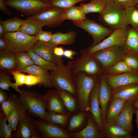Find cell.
<instances>
[{
  "instance_id": "cell-35",
  "label": "cell",
  "mask_w": 138,
  "mask_h": 138,
  "mask_svg": "<svg viewBox=\"0 0 138 138\" xmlns=\"http://www.w3.org/2000/svg\"><path fill=\"white\" fill-rule=\"evenodd\" d=\"M26 52L29 55L35 65L50 71L55 68L56 64L43 59L34 52L31 49Z\"/></svg>"
},
{
  "instance_id": "cell-57",
  "label": "cell",
  "mask_w": 138,
  "mask_h": 138,
  "mask_svg": "<svg viewBox=\"0 0 138 138\" xmlns=\"http://www.w3.org/2000/svg\"><path fill=\"white\" fill-rule=\"evenodd\" d=\"M43 0L46 3H48L49 0Z\"/></svg>"
},
{
  "instance_id": "cell-18",
  "label": "cell",
  "mask_w": 138,
  "mask_h": 138,
  "mask_svg": "<svg viewBox=\"0 0 138 138\" xmlns=\"http://www.w3.org/2000/svg\"><path fill=\"white\" fill-rule=\"evenodd\" d=\"M9 97L12 100V106L7 119L9 125L14 132L16 129L20 117L27 110L17 95L10 93Z\"/></svg>"
},
{
  "instance_id": "cell-47",
  "label": "cell",
  "mask_w": 138,
  "mask_h": 138,
  "mask_svg": "<svg viewBox=\"0 0 138 138\" xmlns=\"http://www.w3.org/2000/svg\"><path fill=\"white\" fill-rule=\"evenodd\" d=\"M1 109L7 118L11 110L12 106V101L11 98L3 102L1 104Z\"/></svg>"
},
{
  "instance_id": "cell-5",
  "label": "cell",
  "mask_w": 138,
  "mask_h": 138,
  "mask_svg": "<svg viewBox=\"0 0 138 138\" xmlns=\"http://www.w3.org/2000/svg\"><path fill=\"white\" fill-rule=\"evenodd\" d=\"M2 38L7 44V50L15 54L27 52L38 41L35 36L19 31L5 32Z\"/></svg>"
},
{
  "instance_id": "cell-29",
  "label": "cell",
  "mask_w": 138,
  "mask_h": 138,
  "mask_svg": "<svg viewBox=\"0 0 138 138\" xmlns=\"http://www.w3.org/2000/svg\"><path fill=\"white\" fill-rule=\"evenodd\" d=\"M76 36L77 33L74 31L66 33L58 32L53 34L50 42L57 46L59 45L71 44L75 42Z\"/></svg>"
},
{
  "instance_id": "cell-37",
  "label": "cell",
  "mask_w": 138,
  "mask_h": 138,
  "mask_svg": "<svg viewBox=\"0 0 138 138\" xmlns=\"http://www.w3.org/2000/svg\"><path fill=\"white\" fill-rule=\"evenodd\" d=\"M25 21L26 19H22L17 16L2 21L5 32L17 31Z\"/></svg>"
},
{
  "instance_id": "cell-17",
  "label": "cell",
  "mask_w": 138,
  "mask_h": 138,
  "mask_svg": "<svg viewBox=\"0 0 138 138\" xmlns=\"http://www.w3.org/2000/svg\"><path fill=\"white\" fill-rule=\"evenodd\" d=\"M100 85V79L91 91L89 96L90 114L96 122L99 131L103 126L101 109L100 107L99 92Z\"/></svg>"
},
{
  "instance_id": "cell-36",
  "label": "cell",
  "mask_w": 138,
  "mask_h": 138,
  "mask_svg": "<svg viewBox=\"0 0 138 138\" xmlns=\"http://www.w3.org/2000/svg\"><path fill=\"white\" fill-rule=\"evenodd\" d=\"M132 71L125 62L122 60L110 66L102 73L106 75H118Z\"/></svg>"
},
{
  "instance_id": "cell-49",
  "label": "cell",
  "mask_w": 138,
  "mask_h": 138,
  "mask_svg": "<svg viewBox=\"0 0 138 138\" xmlns=\"http://www.w3.org/2000/svg\"><path fill=\"white\" fill-rule=\"evenodd\" d=\"M4 0H0V10L1 11L5 14L8 15L11 14L9 10L6 7Z\"/></svg>"
},
{
  "instance_id": "cell-40",
  "label": "cell",
  "mask_w": 138,
  "mask_h": 138,
  "mask_svg": "<svg viewBox=\"0 0 138 138\" xmlns=\"http://www.w3.org/2000/svg\"><path fill=\"white\" fill-rule=\"evenodd\" d=\"M125 14L126 21L132 27L138 26V15L136 6L125 8Z\"/></svg>"
},
{
  "instance_id": "cell-19",
  "label": "cell",
  "mask_w": 138,
  "mask_h": 138,
  "mask_svg": "<svg viewBox=\"0 0 138 138\" xmlns=\"http://www.w3.org/2000/svg\"><path fill=\"white\" fill-rule=\"evenodd\" d=\"M44 96L46 102L47 112L62 114L68 113L58 93L55 89L48 90Z\"/></svg>"
},
{
  "instance_id": "cell-51",
  "label": "cell",
  "mask_w": 138,
  "mask_h": 138,
  "mask_svg": "<svg viewBox=\"0 0 138 138\" xmlns=\"http://www.w3.org/2000/svg\"><path fill=\"white\" fill-rule=\"evenodd\" d=\"M9 98L8 94L3 90L0 89V104H1L3 102L7 100Z\"/></svg>"
},
{
  "instance_id": "cell-44",
  "label": "cell",
  "mask_w": 138,
  "mask_h": 138,
  "mask_svg": "<svg viewBox=\"0 0 138 138\" xmlns=\"http://www.w3.org/2000/svg\"><path fill=\"white\" fill-rule=\"evenodd\" d=\"M132 70H138V56L126 53L122 60Z\"/></svg>"
},
{
  "instance_id": "cell-21",
  "label": "cell",
  "mask_w": 138,
  "mask_h": 138,
  "mask_svg": "<svg viewBox=\"0 0 138 138\" xmlns=\"http://www.w3.org/2000/svg\"><path fill=\"white\" fill-rule=\"evenodd\" d=\"M99 77L100 85L99 92V99L103 125L105 120L106 111L111 98V88L108 84L107 80L103 74H101Z\"/></svg>"
},
{
  "instance_id": "cell-55",
  "label": "cell",
  "mask_w": 138,
  "mask_h": 138,
  "mask_svg": "<svg viewBox=\"0 0 138 138\" xmlns=\"http://www.w3.org/2000/svg\"><path fill=\"white\" fill-rule=\"evenodd\" d=\"M133 105L135 109H138V98L133 102Z\"/></svg>"
},
{
  "instance_id": "cell-22",
  "label": "cell",
  "mask_w": 138,
  "mask_h": 138,
  "mask_svg": "<svg viewBox=\"0 0 138 138\" xmlns=\"http://www.w3.org/2000/svg\"><path fill=\"white\" fill-rule=\"evenodd\" d=\"M72 138H103L98 130L96 122L90 113L88 116L87 123L81 131L70 133Z\"/></svg>"
},
{
  "instance_id": "cell-9",
  "label": "cell",
  "mask_w": 138,
  "mask_h": 138,
  "mask_svg": "<svg viewBox=\"0 0 138 138\" xmlns=\"http://www.w3.org/2000/svg\"><path fill=\"white\" fill-rule=\"evenodd\" d=\"M73 23L75 26L84 29L90 34L93 40V43L90 45L91 46L99 44L114 31L94 20L87 19Z\"/></svg>"
},
{
  "instance_id": "cell-33",
  "label": "cell",
  "mask_w": 138,
  "mask_h": 138,
  "mask_svg": "<svg viewBox=\"0 0 138 138\" xmlns=\"http://www.w3.org/2000/svg\"><path fill=\"white\" fill-rule=\"evenodd\" d=\"M107 0H91L89 3H82L79 6L81 10L86 15L95 12L101 13L105 9Z\"/></svg>"
},
{
  "instance_id": "cell-43",
  "label": "cell",
  "mask_w": 138,
  "mask_h": 138,
  "mask_svg": "<svg viewBox=\"0 0 138 138\" xmlns=\"http://www.w3.org/2000/svg\"><path fill=\"white\" fill-rule=\"evenodd\" d=\"M87 0H49L48 3L53 6L66 9L79 2Z\"/></svg>"
},
{
  "instance_id": "cell-23",
  "label": "cell",
  "mask_w": 138,
  "mask_h": 138,
  "mask_svg": "<svg viewBox=\"0 0 138 138\" xmlns=\"http://www.w3.org/2000/svg\"><path fill=\"white\" fill-rule=\"evenodd\" d=\"M57 46L50 42L38 41L31 49L43 59L56 64V56L54 54V50L55 48Z\"/></svg>"
},
{
  "instance_id": "cell-12",
  "label": "cell",
  "mask_w": 138,
  "mask_h": 138,
  "mask_svg": "<svg viewBox=\"0 0 138 138\" xmlns=\"http://www.w3.org/2000/svg\"><path fill=\"white\" fill-rule=\"evenodd\" d=\"M65 9L52 6L36 14L28 16L27 18L36 20L45 26L55 28L61 25L64 21L62 17Z\"/></svg>"
},
{
  "instance_id": "cell-38",
  "label": "cell",
  "mask_w": 138,
  "mask_h": 138,
  "mask_svg": "<svg viewBox=\"0 0 138 138\" xmlns=\"http://www.w3.org/2000/svg\"><path fill=\"white\" fill-rule=\"evenodd\" d=\"M87 114L88 113L80 111V112L72 116L69 122L68 131L73 132L79 128L85 120Z\"/></svg>"
},
{
  "instance_id": "cell-11",
  "label": "cell",
  "mask_w": 138,
  "mask_h": 138,
  "mask_svg": "<svg viewBox=\"0 0 138 138\" xmlns=\"http://www.w3.org/2000/svg\"><path fill=\"white\" fill-rule=\"evenodd\" d=\"M128 28L127 27L114 30L107 38L99 44L86 48L88 53L92 56L97 51L102 49L116 46L123 47L126 38Z\"/></svg>"
},
{
  "instance_id": "cell-30",
  "label": "cell",
  "mask_w": 138,
  "mask_h": 138,
  "mask_svg": "<svg viewBox=\"0 0 138 138\" xmlns=\"http://www.w3.org/2000/svg\"><path fill=\"white\" fill-rule=\"evenodd\" d=\"M44 26V24L36 20L27 18L24 23L17 31L35 36L42 30L43 27Z\"/></svg>"
},
{
  "instance_id": "cell-53",
  "label": "cell",
  "mask_w": 138,
  "mask_h": 138,
  "mask_svg": "<svg viewBox=\"0 0 138 138\" xmlns=\"http://www.w3.org/2000/svg\"><path fill=\"white\" fill-rule=\"evenodd\" d=\"M5 31L4 30L2 21L1 20L0 21V38L3 37Z\"/></svg>"
},
{
  "instance_id": "cell-45",
  "label": "cell",
  "mask_w": 138,
  "mask_h": 138,
  "mask_svg": "<svg viewBox=\"0 0 138 138\" xmlns=\"http://www.w3.org/2000/svg\"><path fill=\"white\" fill-rule=\"evenodd\" d=\"M53 34L51 31H40L35 36L38 41L43 42H50Z\"/></svg>"
},
{
  "instance_id": "cell-50",
  "label": "cell",
  "mask_w": 138,
  "mask_h": 138,
  "mask_svg": "<svg viewBox=\"0 0 138 138\" xmlns=\"http://www.w3.org/2000/svg\"><path fill=\"white\" fill-rule=\"evenodd\" d=\"M64 51L63 47L57 46L54 48V53L56 56L62 57L64 56Z\"/></svg>"
},
{
  "instance_id": "cell-27",
  "label": "cell",
  "mask_w": 138,
  "mask_h": 138,
  "mask_svg": "<svg viewBox=\"0 0 138 138\" xmlns=\"http://www.w3.org/2000/svg\"><path fill=\"white\" fill-rule=\"evenodd\" d=\"M10 72L14 77L16 85L18 87L23 85L31 86L38 84H41V79L37 76L30 74L25 75L17 70Z\"/></svg>"
},
{
  "instance_id": "cell-3",
  "label": "cell",
  "mask_w": 138,
  "mask_h": 138,
  "mask_svg": "<svg viewBox=\"0 0 138 138\" xmlns=\"http://www.w3.org/2000/svg\"><path fill=\"white\" fill-rule=\"evenodd\" d=\"M125 8L115 4L113 0H107L106 7L98 17L105 26L113 30L127 27Z\"/></svg>"
},
{
  "instance_id": "cell-14",
  "label": "cell",
  "mask_w": 138,
  "mask_h": 138,
  "mask_svg": "<svg viewBox=\"0 0 138 138\" xmlns=\"http://www.w3.org/2000/svg\"><path fill=\"white\" fill-rule=\"evenodd\" d=\"M126 101L119 98H110L106 111L103 125L108 126L115 123Z\"/></svg>"
},
{
  "instance_id": "cell-28",
  "label": "cell",
  "mask_w": 138,
  "mask_h": 138,
  "mask_svg": "<svg viewBox=\"0 0 138 138\" xmlns=\"http://www.w3.org/2000/svg\"><path fill=\"white\" fill-rule=\"evenodd\" d=\"M0 68L9 71L17 70L16 54L7 50H0Z\"/></svg>"
},
{
  "instance_id": "cell-41",
  "label": "cell",
  "mask_w": 138,
  "mask_h": 138,
  "mask_svg": "<svg viewBox=\"0 0 138 138\" xmlns=\"http://www.w3.org/2000/svg\"><path fill=\"white\" fill-rule=\"evenodd\" d=\"M7 118L4 113L0 114V138L13 137V131L11 127L7 124Z\"/></svg>"
},
{
  "instance_id": "cell-48",
  "label": "cell",
  "mask_w": 138,
  "mask_h": 138,
  "mask_svg": "<svg viewBox=\"0 0 138 138\" xmlns=\"http://www.w3.org/2000/svg\"><path fill=\"white\" fill-rule=\"evenodd\" d=\"M78 53V52L72 50H64V56L70 60H72L74 59V56Z\"/></svg>"
},
{
  "instance_id": "cell-13",
  "label": "cell",
  "mask_w": 138,
  "mask_h": 138,
  "mask_svg": "<svg viewBox=\"0 0 138 138\" xmlns=\"http://www.w3.org/2000/svg\"><path fill=\"white\" fill-rule=\"evenodd\" d=\"M43 137L71 138L70 133L57 125L48 123L42 119L37 121L33 118Z\"/></svg>"
},
{
  "instance_id": "cell-16",
  "label": "cell",
  "mask_w": 138,
  "mask_h": 138,
  "mask_svg": "<svg viewBox=\"0 0 138 138\" xmlns=\"http://www.w3.org/2000/svg\"><path fill=\"white\" fill-rule=\"evenodd\" d=\"M135 109L133 102L126 101L114 124L132 133L134 128L132 119Z\"/></svg>"
},
{
  "instance_id": "cell-2",
  "label": "cell",
  "mask_w": 138,
  "mask_h": 138,
  "mask_svg": "<svg viewBox=\"0 0 138 138\" xmlns=\"http://www.w3.org/2000/svg\"><path fill=\"white\" fill-rule=\"evenodd\" d=\"M74 77L78 107L80 111L88 113L90 110L89 95L99 80V76L90 75L80 72L76 74Z\"/></svg>"
},
{
  "instance_id": "cell-32",
  "label": "cell",
  "mask_w": 138,
  "mask_h": 138,
  "mask_svg": "<svg viewBox=\"0 0 138 138\" xmlns=\"http://www.w3.org/2000/svg\"><path fill=\"white\" fill-rule=\"evenodd\" d=\"M66 109L70 112H74L78 107L77 99L73 95L65 90L62 89H55Z\"/></svg>"
},
{
  "instance_id": "cell-59",
  "label": "cell",
  "mask_w": 138,
  "mask_h": 138,
  "mask_svg": "<svg viewBox=\"0 0 138 138\" xmlns=\"http://www.w3.org/2000/svg\"></svg>"
},
{
  "instance_id": "cell-10",
  "label": "cell",
  "mask_w": 138,
  "mask_h": 138,
  "mask_svg": "<svg viewBox=\"0 0 138 138\" xmlns=\"http://www.w3.org/2000/svg\"><path fill=\"white\" fill-rule=\"evenodd\" d=\"M15 138L43 137L38 127L27 110L20 117L16 130L13 134Z\"/></svg>"
},
{
  "instance_id": "cell-54",
  "label": "cell",
  "mask_w": 138,
  "mask_h": 138,
  "mask_svg": "<svg viewBox=\"0 0 138 138\" xmlns=\"http://www.w3.org/2000/svg\"><path fill=\"white\" fill-rule=\"evenodd\" d=\"M134 113L135 114L136 117L135 122L137 128L138 129V109H135Z\"/></svg>"
},
{
  "instance_id": "cell-6",
  "label": "cell",
  "mask_w": 138,
  "mask_h": 138,
  "mask_svg": "<svg viewBox=\"0 0 138 138\" xmlns=\"http://www.w3.org/2000/svg\"><path fill=\"white\" fill-rule=\"evenodd\" d=\"M73 61L72 71L73 76L80 72L89 75L98 76L102 73V70L99 63L90 55L86 48L81 50L80 56Z\"/></svg>"
},
{
  "instance_id": "cell-34",
  "label": "cell",
  "mask_w": 138,
  "mask_h": 138,
  "mask_svg": "<svg viewBox=\"0 0 138 138\" xmlns=\"http://www.w3.org/2000/svg\"><path fill=\"white\" fill-rule=\"evenodd\" d=\"M70 114L68 113L62 114L47 112L45 121L50 123L59 125L65 127L66 126Z\"/></svg>"
},
{
  "instance_id": "cell-8",
  "label": "cell",
  "mask_w": 138,
  "mask_h": 138,
  "mask_svg": "<svg viewBox=\"0 0 138 138\" xmlns=\"http://www.w3.org/2000/svg\"><path fill=\"white\" fill-rule=\"evenodd\" d=\"M126 53L122 47L116 46L99 50L92 56L99 62L103 72L112 65L122 60Z\"/></svg>"
},
{
  "instance_id": "cell-46",
  "label": "cell",
  "mask_w": 138,
  "mask_h": 138,
  "mask_svg": "<svg viewBox=\"0 0 138 138\" xmlns=\"http://www.w3.org/2000/svg\"><path fill=\"white\" fill-rule=\"evenodd\" d=\"M116 4L124 8L135 6L138 4V0H113Z\"/></svg>"
},
{
  "instance_id": "cell-58",
  "label": "cell",
  "mask_w": 138,
  "mask_h": 138,
  "mask_svg": "<svg viewBox=\"0 0 138 138\" xmlns=\"http://www.w3.org/2000/svg\"><path fill=\"white\" fill-rule=\"evenodd\" d=\"M6 0H4V1L5 2Z\"/></svg>"
},
{
  "instance_id": "cell-52",
  "label": "cell",
  "mask_w": 138,
  "mask_h": 138,
  "mask_svg": "<svg viewBox=\"0 0 138 138\" xmlns=\"http://www.w3.org/2000/svg\"><path fill=\"white\" fill-rule=\"evenodd\" d=\"M7 44L2 38H0V50H7Z\"/></svg>"
},
{
  "instance_id": "cell-25",
  "label": "cell",
  "mask_w": 138,
  "mask_h": 138,
  "mask_svg": "<svg viewBox=\"0 0 138 138\" xmlns=\"http://www.w3.org/2000/svg\"><path fill=\"white\" fill-rule=\"evenodd\" d=\"M99 131L103 138H135L137 137L132 136L131 132L115 124L108 126L103 125Z\"/></svg>"
},
{
  "instance_id": "cell-1",
  "label": "cell",
  "mask_w": 138,
  "mask_h": 138,
  "mask_svg": "<svg viewBox=\"0 0 138 138\" xmlns=\"http://www.w3.org/2000/svg\"><path fill=\"white\" fill-rule=\"evenodd\" d=\"M55 68L50 71L52 85L55 89H62L68 91L77 98V93L72 68L73 61L65 65L62 57L56 56Z\"/></svg>"
},
{
  "instance_id": "cell-15",
  "label": "cell",
  "mask_w": 138,
  "mask_h": 138,
  "mask_svg": "<svg viewBox=\"0 0 138 138\" xmlns=\"http://www.w3.org/2000/svg\"><path fill=\"white\" fill-rule=\"evenodd\" d=\"M104 75L111 89L125 85L138 83V70H133L118 75Z\"/></svg>"
},
{
  "instance_id": "cell-24",
  "label": "cell",
  "mask_w": 138,
  "mask_h": 138,
  "mask_svg": "<svg viewBox=\"0 0 138 138\" xmlns=\"http://www.w3.org/2000/svg\"><path fill=\"white\" fill-rule=\"evenodd\" d=\"M19 71L40 78L42 80L41 85L45 87L51 88L53 87L51 74L48 70L34 64L24 68Z\"/></svg>"
},
{
  "instance_id": "cell-7",
  "label": "cell",
  "mask_w": 138,
  "mask_h": 138,
  "mask_svg": "<svg viewBox=\"0 0 138 138\" xmlns=\"http://www.w3.org/2000/svg\"><path fill=\"white\" fill-rule=\"evenodd\" d=\"M4 2L6 6L28 16L53 6L43 0H6Z\"/></svg>"
},
{
  "instance_id": "cell-56",
  "label": "cell",
  "mask_w": 138,
  "mask_h": 138,
  "mask_svg": "<svg viewBox=\"0 0 138 138\" xmlns=\"http://www.w3.org/2000/svg\"><path fill=\"white\" fill-rule=\"evenodd\" d=\"M135 6L137 9V14H138V4L137 5Z\"/></svg>"
},
{
  "instance_id": "cell-31",
  "label": "cell",
  "mask_w": 138,
  "mask_h": 138,
  "mask_svg": "<svg viewBox=\"0 0 138 138\" xmlns=\"http://www.w3.org/2000/svg\"><path fill=\"white\" fill-rule=\"evenodd\" d=\"M86 15L79 6L74 5L65 9L62 19L64 21L67 20L73 22H77L86 19Z\"/></svg>"
},
{
  "instance_id": "cell-4",
  "label": "cell",
  "mask_w": 138,
  "mask_h": 138,
  "mask_svg": "<svg viewBox=\"0 0 138 138\" xmlns=\"http://www.w3.org/2000/svg\"><path fill=\"white\" fill-rule=\"evenodd\" d=\"M20 99L27 110L32 115L45 121L46 102L44 95L24 89L18 93Z\"/></svg>"
},
{
  "instance_id": "cell-20",
  "label": "cell",
  "mask_w": 138,
  "mask_h": 138,
  "mask_svg": "<svg viewBox=\"0 0 138 138\" xmlns=\"http://www.w3.org/2000/svg\"><path fill=\"white\" fill-rule=\"evenodd\" d=\"M111 98H119L133 102L138 98V83L111 89Z\"/></svg>"
},
{
  "instance_id": "cell-26",
  "label": "cell",
  "mask_w": 138,
  "mask_h": 138,
  "mask_svg": "<svg viewBox=\"0 0 138 138\" xmlns=\"http://www.w3.org/2000/svg\"><path fill=\"white\" fill-rule=\"evenodd\" d=\"M123 48L126 53L138 56V26L128 28Z\"/></svg>"
},
{
  "instance_id": "cell-39",
  "label": "cell",
  "mask_w": 138,
  "mask_h": 138,
  "mask_svg": "<svg viewBox=\"0 0 138 138\" xmlns=\"http://www.w3.org/2000/svg\"><path fill=\"white\" fill-rule=\"evenodd\" d=\"M16 54V64L17 70L35 64L26 52H21Z\"/></svg>"
},
{
  "instance_id": "cell-42",
  "label": "cell",
  "mask_w": 138,
  "mask_h": 138,
  "mask_svg": "<svg viewBox=\"0 0 138 138\" xmlns=\"http://www.w3.org/2000/svg\"><path fill=\"white\" fill-rule=\"evenodd\" d=\"M11 80V78L9 76L4 72H0V88L3 90H9V87H11L18 93L20 89L16 86L15 83H12Z\"/></svg>"
}]
</instances>
